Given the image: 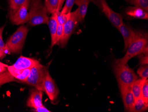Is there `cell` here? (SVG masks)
<instances>
[{
	"instance_id": "6da1fadb",
	"label": "cell",
	"mask_w": 148,
	"mask_h": 112,
	"mask_svg": "<svg viewBox=\"0 0 148 112\" xmlns=\"http://www.w3.org/2000/svg\"><path fill=\"white\" fill-rule=\"evenodd\" d=\"M148 43L147 34L142 32L135 31L134 36L130 43L124 56L116 60L114 63L127 64L130 59L148 49Z\"/></svg>"
},
{
	"instance_id": "7a4b0ae2",
	"label": "cell",
	"mask_w": 148,
	"mask_h": 112,
	"mask_svg": "<svg viewBox=\"0 0 148 112\" xmlns=\"http://www.w3.org/2000/svg\"><path fill=\"white\" fill-rule=\"evenodd\" d=\"M48 11L42 0H30L29 5V21L30 26H36L42 24H48L49 17Z\"/></svg>"
},
{
	"instance_id": "3957f363",
	"label": "cell",
	"mask_w": 148,
	"mask_h": 112,
	"mask_svg": "<svg viewBox=\"0 0 148 112\" xmlns=\"http://www.w3.org/2000/svg\"><path fill=\"white\" fill-rule=\"evenodd\" d=\"M28 32L29 29L26 26H20L7 41L5 51L12 54H18L21 51Z\"/></svg>"
},
{
	"instance_id": "277c9868",
	"label": "cell",
	"mask_w": 148,
	"mask_h": 112,
	"mask_svg": "<svg viewBox=\"0 0 148 112\" xmlns=\"http://www.w3.org/2000/svg\"><path fill=\"white\" fill-rule=\"evenodd\" d=\"M114 73L115 74L119 88L131 86L138 79V76L133 69L127 64L114 63Z\"/></svg>"
},
{
	"instance_id": "5b68a950",
	"label": "cell",
	"mask_w": 148,
	"mask_h": 112,
	"mask_svg": "<svg viewBox=\"0 0 148 112\" xmlns=\"http://www.w3.org/2000/svg\"><path fill=\"white\" fill-rule=\"evenodd\" d=\"M48 70L40 62L31 69L30 73L24 83L32 85L38 90L45 91L44 83Z\"/></svg>"
},
{
	"instance_id": "8992f818",
	"label": "cell",
	"mask_w": 148,
	"mask_h": 112,
	"mask_svg": "<svg viewBox=\"0 0 148 112\" xmlns=\"http://www.w3.org/2000/svg\"><path fill=\"white\" fill-rule=\"evenodd\" d=\"M78 16V9L70 13L69 18L64 24L63 35L60 41V46L62 48L66 46L70 38L77 28L79 23Z\"/></svg>"
},
{
	"instance_id": "52a82bcc",
	"label": "cell",
	"mask_w": 148,
	"mask_h": 112,
	"mask_svg": "<svg viewBox=\"0 0 148 112\" xmlns=\"http://www.w3.org/2000/svg\"><path fill=\"white\" fill-rule=\"evenodd\" d=\"M102 12L106 15L110 21L117 29L123 21V17L121 14L115 12L107 4L106 0H96Z\"/></svg>"
},
{
	"instance_id": "ba28073f",
	"label": "cell",
	"mask_w": 148,
	"mask_h": 112,
	"mask_svg": "<svg viewBox=\"0 0 148 112\" xmlns=\"http://www.w3.org/2000/svg\"><path fill=\"white\" fill-rule=\"evenodd\" d=\"M30 2L23 5L16 12L10 16L12 23L14 25H19L29 22V12Z\"/></svg>"
},
{
	"instance_id": "9c48e42d",
	"label": "cell",
	"mask_w": 148,
	"mask_h": 112,
	"mask_svg": "<svg viewBox=\"0 0 148 112\" xmlns=\"http://www.w3.org/2000/svg\"><path fill=\"white\" fill-rule=\"evenodd\" d=\"M44 89L51 102L56 101L60 94V91L54 80L50 75L49 71L46 77L44 83Z\"/></svg>"
},
{
	"instance_id": "30bf717a",
	"label": "cell",
	"mask_w": 148,
	"mask_h": 112,
	"mask_svg": "<svg viewBox=\"0 0 148 112\" xmlns=\"http://www.w3.org/2000/svg\"><path fill=\"white\" fill-rule=\"evenodd\" d=\"M120 90L123 101L125 109L126 111L130 112L136 101L131 90V86L120 87Z\"/></svg>"
},
{
	"instance_id": "8fae6325",
	"label": "cell",
	"mask_w": 148,
	"mask_h": 112,
	"mask_svg": "<svg viewBox=\"0 0 148 112\" xmlns=\"http://www.w3.org/2000/svg\"><path fill=\"white\" fill-rule=\"evenodd\" d=\"M39 63L38 61L34 58L21 56L17 59L12 66L18 70H23L26 69H31Z\"/></svg>"
},
{
	"instance_id": "7c38bea8",
	"label": "cell",
	"mask_w": 148,
	"mask_h": 112,
	"mask_svg": "<svg viewBox=\"0 0 148 112\" xmlns=\"http://www.w3.org/2000/svg\"><path fill=\"white\" fill-rule=\"evenodd\" d=\"M43 91L36 89H32L27 102V106L29 107L36 109L43 105L42 97Z\"/></svg>"
},
{
	"instance_id": "4fadbf2b",
	"label": "cell",
	"mask_w": 148,
	"mask_h": 112,
	"mask_svg": "<svg viewBox=\"0 0 148 112\" xmlns=\"http://www.w3.org/2000/svg\"><path fill=\"white\" fill-rule=\"evenodd\" d=\"M118 30L120 32L123 38L124 41V51H126L130 43L134 36L135 31L132 29L130 26L126 25L124 22L120 25Z\"/></svg>"
},
{
	"instance_id": "5bb4252c",
	"label": "cell",
	"mask_w": 148,
	"mask_h": 112,
	"mask_svg": "<svg viewBox=\"0 0 148 112\" xmlns=\"http://www.w3.org/2000/svg\"><path fill=\"white\" fill-rule=\"evenodd\" d=\"M125 14L130 19L148 20V12L135 6H128L125 9Z\"/></svg>"
},
{
	"instance_id": "9a60e30c",
	"label": "cell",
	"mask_w": 148,
	"mask_h": 112,
	"mask_svg": "<svg viewBox=\"0 0 148 112\" xmlns=\"http://www.w3.org/2000/svg\"><path fill=\"white\" fill-rule=\"evenodd\" d=\"M47 24L49 28L51 36V47L52 48L55 45L56 31H57V27H58L56 12L51 14V16L49 18V22Z\"/></svg>"
},
{
	"instance_id": "2e32d148",
	"label": "cell",
	"mask_w": 148,
	"mask_h": 112,
	"mask_svg": "<svg viewBox=\"0 0 148 112\" xmlns=\"http://www.w3.org/2000/svg\"><path fill=\"white\" fill-rule=\"evenodd\" d=\"M91 0H76L75 4L78 6V16L80 23H83L87 13L89 4Z\"/></svg>"
},
{
	"instance_id": "e0dca14e",
	"label": "cell",
	"mask_w": 148,
	"mask_h": 112,
	"mask_svg": "<svg viewBox=\"0 0 148 112\" xmlns=\"http://www.w3.org/2000/svg\"><path fill=\"white\" fill-rule=\"evenodd\" d=\"M145 80L142 78L138 79L131 86V90L136 100L140 98L142 88Z\"/></svg>"
},
{
	"instance_id": "ac0fdd59",
	"label": "cell",
	"mask_w": 148,
	"mask_h": 112,
	"mask_svg": "<svg viewBox=\"0 0 148 112\" xmlns=\"http://www.w3.org/2000/svg\"><path fill=\"white\" fill-rule=\"evenodd\" d=\"M30 1V0H9V16L14 14L21 6Z\"/></svg>"
},
{
	"instance_id": "d6986e66",
	"label": "cell",
	"mask_w": 148,
	"mask_h": 112,
	"mask_svg": "<svg viewBox=\"0 0 148 112\" xmlns=\"http://www.w3.org/2000/svg\"><path fill=\"white\" fill-rule=\"evenodd\" d=\"M148 108V103H146L142 98L138 99L135 101L130 112H140L146 111Z\"/></svg>"
},
{
	"instance_id": "ffe728a7",
	"label": "cell",
	"mask_w": 148,
	"mask_h": 112,
	"mask_svg": "<svg viewBox=\"0 0 148 112\" xmlns=\"http://www.w3.org/2000/svg\"><path fill=\"white\" fill-rule=\"evenodd\" d=\"M15 78L11 74L9 70L0 73V86L6 83L16 81Z\"/></svg>"
},
{
	"instance_id": "44dd1931",
	"label": "cell",
	"mask_w": 148,
	"mask_h": 112,
	"mask_svg": "<svg viewBox=\"0 0 148 112\" xmlns=\"http://www.w3.org/2000/svg\"><path fill=\"white\" fill-rule=\"evenodd\" d=\"M59 0H45V6L48 13L52 14L57 10Z\"/></svg>"
},
{
	"instance_id": "7402d4cb",
	"label": "cell",
	"mask_w": 148,
	"mask_h": 112,
	"mask_svg": "<svg viewBox=\"0 0 148 112\" xmlns=\"http://www.w3.org/2000/svg\"><path fill=\"white\" fill-rule=\"evenodd\" d=\"M130 3L134 5V6L148 12V0H130Z\"/></svg>"
},
{
	"instance_id": "603a6c76",
	"label": "cell",
	"mask_w": 148,
	"mask_h": 112,
	"mask_svg": "<svg viewBox=\"0 0 148 112\" xmlns=\"http://www.w3.org/2000/svg\"><path fill=\"white\" fill-rule=\"evenodd\" d=\"M56 13L58 24L64 25L69 20L70 15V13L69 14H63L60 11H56Z\"/></svg>"
},
{
	"instance_id": "cb8c5ba5",
	"label": "cell",
	"mask_w": 148,
	"mask_h": 112,
	"mask_svg": "<svg viewBox=\"0 0 148 112\" xmlns=\"http://www.w3.org/2000/svg\"><path fill=\"white\" fill-rule=\"evenodd\" d=\"M137 73L141 78L146 80L148 77V64L142 65L137 70Z\"/></svg>"
},
{
	"instance_id": "d4e9b609",
	"label": "cell",
	"mask_w": 148,
	"mask_h": 112,
	"mask_svg": "<svg viewBox=\"0 0 148 112\" xmlns=\"http://www.w3.org/2000/svg\"><path fill=\"white\" fill-rule=\"evenodd\" d=\"M76 0H66L64 7L61 11V13L63 14H69L71 12V9L73 5L75 3Z\"/></svg>"
},
{
	"instance_id": "484cf974",
	"label": "cell",
	"mask_w": 148,
	"mask_h": 112,
	"mask_svg": "<svg viewBox=\"0 0 148 112\" xmlns=\"http://www.w3.org/2000/svg\"><path fill=\"white\" fill-rule=\"evenodd\" d=\"M143 100H144L146 103H148V79L145 81L142 88L141 96Z\"/></svg>"
},
{
	"instance_id": "4316f807",
	"label": "cell",
	"mask_w": 148,
	"mask_h": 112,
	"mask_svg": "<svg viewBox=\"0 0 148 112\" xmlns=\"http://www.w3.org/2000/svg\"><path fill=\"white\" fill-rule=\"evenodd\" d=\"M64 25L58 24L57 31H56V45H60V41L63 35Z\"/></svg>"
},
{
	"instance_id": "83f0119b",
	"label": "cell",
	"mask_w": 148,
	"mask_h": 112,
	"mask_svg": "<svg viewBox=\"0 0 148 112\" xmlns=\"http://www.w3.org/2000/svg\"><path fill=\"white\" fill-rule=\"evenodd\" d=\"M138 56L139 59V64L141 65L148 64V49L138 55Z\"/></svg>"
},
{
	"instance_id": "f1b7e54d",
	"label": "cell",
	"mask_w": 148,
	"mask_h": 112,
	"mask_svg": "<svg viewBox=\"0 0 148 112\" xmlns=\"http://www.w3.org/2000/svg\"><path fill=\"white\" fill-rule=\"evenodd\" d=\"M31 69H24L20 75L16 77L15 78L24 82L28 78Z\"/></svg>"
},
{
	"instance_id": "f546056e",
	"label": "cell",
	"mask_w": 148,
	"mask_h": 112,
	"mask_svg": "<svg viewBox=\"0 0 148 112\" xmlns=\"http://www.w3.org/2000/svg\"><path fill=\"white\" fill-rule=\"evenodd\" d=\"M5 25L0 27V50L2 51H5V44L4 43L3 41V38H2V34H3V31L5 28Z\"/></svg>"
},
{
	"instance_id": "4dcf8cb0",
	"label": "cell",
	"mask_w": 148,
	"mask_h": 112,
	"mask_svg": "<svg viewBox=\"0 0 148 112\" xmlns=\"http://www.w3.org/2000/svg\"><path fill=\"white\" fill-rule=\"evenodd\" d=\"M35 112H50L51 111L45 107L44 105H42L41 106L35 109Z\"/></svg>"
},
{
	"instance_id": "1f68e13d",
	"label": "cell",
	"mask_w": 148,
	"mask_h": 112,
	"mask_svg": "<svg viewBox=\"0 0 148 112\" xmlns=\"http://www.w3.org/2000/svg\"><path fill=\"white\" fill-rule=\"evenodd\" d=\"M8 66H9L8 65L0 62V73H1L2 72H5L7 70Z\"/></svg>"
},
{
	"instance_id": "d6a6232c",
	"label": "cell",
	"mask_w": 148,
	"mask_h": 112,
	"mask_svg": "<svg viewBox=\"0 0 148 112\" xmlns=\"http://www.w3.org/2000/svg\"><path fill=\"white\" fill-rule=\"evenodd\" d=\"M65 0H59L58 1V7H57V11H60L62 9V6H63V4H64V1Z\"/></svg>"
},
{
	"instance_id": "836d02e7",
	"label": "cell",
	"mask_w": 148,
	"mask_h": 112,
	"mask_svg": "<svg viewBox=\"0 0 148 112\" xmlns=\"http://www.w3.org/2000/svg\"><path fill=\"white\" fill-rule=\"evenodd\" d=\"M6 53L5 51L0 50V58H3L5 56Z\"/></svg>"
},
{
	"instance_id": "e575fe53",
	"label": "cell",
	"mask_w": 148,
	"mask_h": 112,
	"mask_svg": "<svg viewBox=\"0 0 148 112\" xmlns=\"http://www.w3.org/2000/svg\"><path fill=\"white\" fill-rule=\"evenodd\" d=\"M125 1H127V2H130V0H125Z\"/></svg>"
}]
</instances>
